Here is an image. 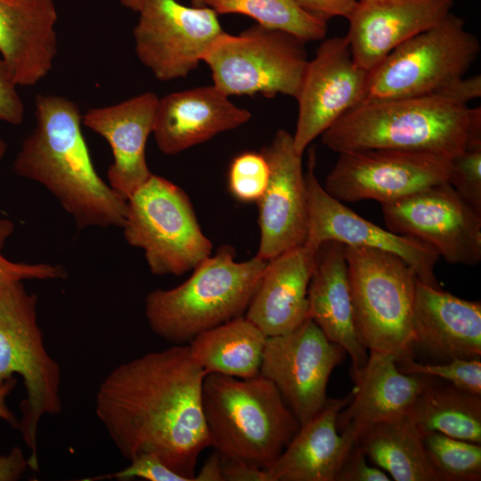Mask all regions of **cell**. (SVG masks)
Segmentation results:
<instances>
[{
    "mask_svg": "<svg viewBox=\"0 0 481 481\" xmlns=\"http://www.w3.org/2000/svg\"><path fill=\"white\" fill-rule=\"evenodd\" d=\"M194 481H223L222 457L216 450L207 459L200 472L195 475Z\"/></svg>",
    "mask_w": 481,
    "mask_h": 481,
    "instance_id": "ee69618b",
    "label": "cell"
},
{
    "mask_svg": "<svg viewBox=\"0 0 481 481\" xmlns=\"http://www.w3.org/2000/svg\"><path fill=\"white\" fill-rule=\"evenodd\" d=\"M358 1H365V0H358Z\"/></svg>",
    "mask_w": 481,
    "mask_h": 481,
    "instance_id": "7dc6e473",
    "label": "cell"
},
{
    "mask_svg": "<svg viewBox=\"0 0 481 481\" xmlns=\"http://www.w3.org/2000/svg\"><path fill=\"white\" fill-rule=\"evenodd\" d=\"M29 468L22 450L14 446L11 451L0 456V481H17Z\"/></svg>",
    "mask_w": 481,
    "mask_h": 481,
    "instance_id": "b9f144b4",
    "label": "cell"
},
{
    "mask_svg": "<svg viewBox=\"0 0 481 481\" xmlns=\"http://www.w3.org/2000/svg\"><path fill=\"white\" fill-rule=\"evenodd\" d=\"M12 73L0 59V120L12 125H20L24 117V105L17 91Z\"/></svg>",
    "mask_w": 481,
    "mask_h": 481,
    "instance_id": "74e56055",
    "label": "cell"
},
{
    "mask_svg": "<svg viewBox=\"0 0 481 481\" xmlns=\"http://www.w3.org/2000/svg\"><path fill=\"white\" fill-rule=\"evenodd\" d=\"M134 29L140 61L163 82L194 70L224 32L218 14L208 6L176 0H142Z\"/></svg>",
    "mask_w": 481,
    "mask_h": 481,
    "instance_id": "8fae6325",
    "label": "cell"
},
{
    "mask_svg": "<svg viewBox=\"0 0 481 481\" xmlns=\"http://www.w3.org/2000/svg\"><path fill=\"white\" fill-rule=\"evenodd\" d=\"M351 376L352 398L338 412L336 426L355 442L369 426L406 415L430 378L403 373L393 354L373 350L364 367Z\"/></svg>",
    "mask_w": 481,
    "mask_h": 481,
    "instance_id": "7402d4cb",
    "label": "cell"
},
{
    "mask_svg": "<svg viewBox=\"0 0 481 481\" xmlns=\"http://www.w3.org/2000/svg\"><path fill=\"white\" fill-rule=\"evenodd\" d=\"M269 174L268 162L261 152H242L230 164L229 191L240 201L257 202L266 189Z\"/></svg>",
    "mask_w": 481,
    "mask_h": 481,
    "instance_id": "1f68e13d",
    "label": "cell"
},
{
    "mask_svg": "<svg viewBox=\"0 0 481 481\" xmlns=\"http://www.w3.org/2000/svg\"><path fill=\"white\" fill-rule=\"evenodd\" d=\"M423 436L431 431L481 444V395L429 378L408 413Z\"/></svg>",
    "mask_w": 481,
    "mask_h": 481,
    "instance_id": "f1b7e54d",
    "label": "cell"
},
{
    "mask_svg": "<svg viewBox=\"0 0 481 481\" xmlns=\"http://www.w3.org/2000/svg\"><path fill=\"white\" fill-rule=\"evenodd\" d=\"M344 248L335 240L317 247L307 300L309 318L330 341L349 355L351 373H355L364 367L369 355L355 325Z\"/></svg>",
    "mask_w": 481,
    "mask_h": 481,
    "instance_id": "d4e9b609",
    "label": "cell"
},
{
    "mask_svg": "<svg viewBox=\"0 0 481 481\" xmlns=\"http://www.w3.org/2000/svg\"><path fill=\"white\" fill-rule=\"evenodd\" d=\"M423 443L442 481H480V444L448 436L436 431L423 435Z\"/></svg>",
    "mask_w": 481,
    "mask_h": 481,
    "instance_id": "4dcf8cb0",
    "label": "cell"
},
{
    "mask_svg": "<svg viewBox=\"0 0 481 481\" xmlns=\"http://www.w3.org/2000/svg\"><path fill=\"white\" fill-rule=\"evenodd\" d=\"M37 297L21 281L0 285V382L19 374L26 396L20 404L19 430L30 451L29 468L39 470L37 436L45 415L62 412L61 370L48 354L37 323Z\"/></svg>",
    "mask_w": 481,
    "mask_h": 481,
    "instance_id": "8992f818",
    "label": "cell"
},
{
    "mask_svg": "<svg viewBox=\"0 0 481 481\" xmlns=\"http://www.w3.org/2000/svg\"><path fill=\"white\" fill-rule=\"evenodd\" d=\"M13 231L10 220L0 219V285L23 280L65 279L66 270L60 265L16 263L6 259L2 249Z\"/></svg>",
    "mask_w": 481,
    "mask_h": 481,
    "instance_id": "e575fe53",
    "label": "cell"
},
{
    "mask_svg": "<svg viewBox=\"0 0 481 481\" xmlns=\"http://www.w3.org/2000/svg\"><path fill=\"white\" fill-rule=\"evenodd\" d=\"M202 410L211 444L223 458L270 467L300 428L274 384L258 374H206Z\"/></svg>",
    "mask_w": 481,
    "mask_h": 481,
    "instance_id": "277c9868",
    "label": "cell"
},
{
    "mask_svg": "<svg viewBox=\"0 0 481 481\" xmlns=\"http://www.w3.org/2000/svg\"><path fill=\"white\" fill-rule=\"evenodd\" d=\"M205 376L189 346L144 354L103 379L95 414L123 457L155 455L194 481L200 454L212 446L202 410Z\"/></svg>",
    "mask_w": 481,
    "mask_h": 481,
    "instance_id": "6da1fadb",
    "label": "cell"
},
{
    "mask_svg": "<svg viewBox=\"0 0 481 481\" xmlns=\"http://www.w3.org/2000/svg\"><path fill=\"white\" fill-rule=\"evenodd\" d=\"M315 249L304 244L267 261L245 316L266 337L290 332L309 319Z\"/></svg>",
    "mask_w": 481,
    "mask_h": 481,
    "instance_id": "603a6c76",
    "label": "cell"
},
{
    "mask_svg": "<svg viewBox=\"0 0 481 481\" xmlns=\"http://www.w3.org/2000/svg\"><path fill=\"white\" fill-rule=\"evenodd\" d=\"M480 49L478 38L465 29L463 19L450 12L370 70L364 102L436 94L465 76Z\"/></svg>",
    "mask_w": 481,
    "mask_h": 481,
    "instance_id": "30bf717a",
    "label": "cell"
},
{
    "mask_svg": "<svg viewBox=\"0 0 481 481\" xmlns=\"http://www.w3.org/2000/svg\"><path fill=\"white\" fill-rule=\"evenodd\" d=\"M305 42L255 24L238 35L224 31L206 53L213 85L226 96L283 94L298 98L308 64Z\"/></svg>",
    "mask_w": 481,
    "mask_h": 481,
    "instance_id": "9c48e42d",
    "label": "cell"
},
{
    "mask_svg": "<svg viewBox=\"0 0 481 481\" xmlns=\"http://www.w3.org/2000/svg\"><path fill=\"white\" fill-rule=\"evenodd\" d=\"M270 174L258 200L260 241L257 257L272 259L305 244L308 231V203L302 155L294 147L293 135L278 130L260 151Z\"/></svg>",
    "mask_w": 481,
    "mask_h": 481,
    "instance_id": "e0dca14e",
    "label": "cell"
},
{
    "mask_svg": "<svg viewBox=\"0 0 481 481\" xmlns=\"http://www.w3.org/2000/svg\"><path fill=\"white\" fill-rule=\"evenodd\" d=\"M121 4L134 12H137L142 0H119ZM193 6H205L203 0H192Z\"/></svg>",
    "mask_w": 481,
    "mask_h": 481,
    "instance_id": "f6af8a7d",
    "label": "cell"
},
{
    "mask_svg": "<svg viewBox=\"0 0 481 481\" xmlns=\"http://www.w3.org/2000/svg\"><path fill=\"white\" fill-rule=\"evenodd\" d=\"M222 478L223 481H268L265 469L223 457Z\"/></svg>",
    "mask_w": 481,
    "mask_h": 481,
    "instance_id": "60d3db41",
    "label": "cell"
},
{
    "mask_svg": "<svg viewBox=\"0 0 481 481\" xmlns=\"http://www.w3.org/2000/svg\"><path fill=\"white\" fill-rule=\"evenodd\" d=\"M18 383L15 376L0 382V419L6 421L12 428L19 429V420L6 404L7 396Z\"/></svg>",
    "mask_w": 481,
    "mask_h": 481,
    "instance_id": "7bdbcfd3",
    "label": "cell"
},
{
    "mask_svg": "<svg viewBox=\"0 0 481 481\" xmlns=\"http://www.w3.org/2000/svg\"><path fill=\"white\" fill-rule=\"evenodd\" d=\"M344 249L361 342L370 351L393 354L396 363L413 358L412 314L416 273L390 252L351 246Z\"/></svg>",
    "mask_w": 481,
    "mask_h": 481,
    "instance_id": "52a82bcc",
    "label": "cell"
},
{
    "mask_svg": "<svg viewBox=\"0 0 481 481\" xmlns=\"http://www.w3.org/2000/svg\"><path fill=\"white\" fill-rule=\"evenodd\" d=\"M309 12L328 20L333 17L348 19L358 0H296Z\"/></svg>",
    "mask_w": 481,
    "mask_h": 481,
    "instance_id": "f35d334b",
    "label": "cell"
},
{
    "mask_svg": "<svg viewBox=\"0 0 481 481\" xmlns=\"http://www.w3.org/2000/svg\"><path fill=\"white\" fill-rule=\"evenodd\" d=\"M448 183L481 214V138L470 141L461 153L451 159Z\"/></svg>",
    "mask_w": 481,
    "mask_h": 481,
    "instance_id": "836d02e7",
    "label": "cell"
},
{
    "mask_svg": "<svg viewBox=\"0 0 481 481\" xmlns=\"http://www.w3.org/2000/svg\"><path fill=\"white\" fill-rule=\"evenodd\" d=\"M454 0L358 1L346 36L354 61L371 70L411 37L435 26Z\"/></svg>",
    "mask_w": 481,
    "mask_h": 481,
    "instance_id": "ac0fdd59",
    "label": "cell"
},
{
    "mask_svg": "<svg viewBox=\"0 0 481 481\" xmlns=\"http://www.w3.org/2000/svg\"><path fill=\"white\" fill-rule=\"evenodd\" d=\"M251 118L214 85L175 92L159 98L152 133L159 149L178 154Z\"/></svg>",
    "mask_w": 481,
    "mask_h": 481,
    "instance_id": "ffe728a7",
    "label": "cell"
},
{
    "mask_svg": "<svg viewBox=\"0 0 481 481\" xmlns=\"http://www.w3.org/2000/svg\"><path fill=\"white\" fill-rule=\"evenodd\" d=\"M328 398L322 409L300 425L291 441L265 471L268 481H335L355 441L338 433L337 416L351 401Z\"/></svg>",
    "mask_w": 481,
    "mask_h": 481,
    "instance_id": "484cf974",
    "label": "cell"
},
{
    "mask_svg": "<svg viewBox=\"0 0 481 481\" xmlns=\"http://www.w3.org/2000/svg\"><path fill=\"white\" fill-rule=\"evenodd\" d=\"M315 151L311 148L307 170L304 173L308 203V231L305 244L317 249L322 242L335 240L345 246L387 251L401 257L421 282L442 289L435 273L440 257L431 246L414 237L382 228L330 196L315 175Z\"/></svg>",
    "mask_w": 481,
    "mask_h": 481,
    "instance_id": "9a60e30c",
    "label": "cell"
},
{
    "mask_svg": "<svg viewBox=\"0 0 481 481\" xmlns=\"http://www.w3.org/2000/svg\"><path fill=\"white\" fill-rule=\"evenodd\" d=\"M35 103L37 125L14 160V172L43 184L79 229L122 228L127 200L97 175L77 105L51 94H38Z\"/></svg>",
    "mask_w": 481,
    "mask_h": 481,
    "instance_id": "7a4b0ae2",
    "label": "cell"
},
{
    "mask_svg": "<svg viewBox=\"0 0 481 481\" xmlns=\"http://www.w3.org/2000/svg\"><path fill=\"white\" fill-rule=\"evenodd\" d=\"M321 138L338 153L382 149L452 159L470 141L481 138V110L437 94L366 101L341 116Z\"/></svg>",
    "mask_w": 481,
    "mask_h": 481,
    "instance_id": "3957f363",
    "label": "cell"
},
{
    "mask_svg": "<svg viewBox=\"0 0 481 481\" xmlns=\"http://www.w3.org/2000/svg\"><path fill=\"white\" fill-rule=\"evenodd\" d=\"M6 143L1 138L0 136V160L4 156V153L6 151Z\"/></svg>",
    "mask_w": 481,
    "mask_h": 481,
    "instance_id": "bcb514c9",
    "label": "cell"
},
{
    "mask_svg": "<svg viewBox=\"0 0 481 481\" xmlns=\"http://www.w3.org/2000/svg\"><path fill=\"white\" fill-rule=\"evenodd\" d=\"M267 261L256 256L237 262L234 249L222 246L179 286L147 295L145 316L151 330L168 342L183 345L205 330L241 316Z\"/></svg>",
    "mask_w": 481,
    "mask_h": 481,
    "instance_id": "5b68a950",
    "label": "cell"
},
{
    "mask_svg": "<svg viewBox=\"0 0 481 481\" xmlns=\"http://www.w3.org/2000/svg\"><path fill=\"white\" fill-rule=\"evenodd\" d=\"M130 465L112 474L84 478L85 481L117 479L121 481L142 478L149 481H188L165 465L157 456L141 454L130 460Z\"/></svg>",
    "mask_w": 481,
    "mask_h": 481,
    "instance_id": "d590c367",
    "label": "cell"
},
{
    "mask_svg": "<svg viewBox=\"0 0 481 481\" xmlns=\"http://www.w3.org/2000/svg\"><path fill=\"white\" fill-rule=\"evenodd\" d=\"M158 102L156 94L146 92L114 105L90 109L82 116V123L109 143L114 159L107 172L109 183L126 200L152 175L145 148Z\"/></svg>",
    "mask_w": 481,
    "mask_h": 481,
    "instance_id": "d6986e66",
    "label": "cell"
},
{
    "mask_svg": "<svg viewBox=\"0 0 481 481\" xmlns=\"http://www.w3.org/2000/svg\"><path fill=\"white\" fill-rule=\"evenodd\" d=\"M436 94L466 104L481 96V76L459 77L442 87Z\"/></svg>",
    "mask_w": 481,
    "mask_h": 481,
    "instance_id": "ab89813d",
    "label": "cell"
},
{
    "mask_svg": "<svg viewBox=\"0 0 481 481\" xmlns=\"http://www.w3.org/2000/svg\"><path fill=\"white\" fill-rule=\"evenodd\" d=\"M412 347L445 362L479 359L481 304L460 298L419 279L412 314Z\"/></svg>",
    "mask_w": 481,
    "mask_h": 481,
    "instance_id": "44dd1931",
    "label": "cell"
},
{
    "mask_svg": "<svg viewBox=\"0 0 481 481\" xmlns=\"http://www.w3.org/2000/svg\"><path fill=\"white\" fill-rule=\"evenodd\" d=\"M122 228L126 240L144 251L156 275L180 276L211 255L213 244L186 192L153 174L127 199Z\"/></svg>",
    "mask_w": 481,
    "mask_h": 481,
    "instance_id": "ba28073f",
    "label": "cell"
},
{
    "mask_svg": "<svg viewBox=\"0 0 481 481\" xmlns=\"http://www.w3.org/2000/svg\"><path fill=\"white\" fill-rule=\"evenodd\" d=\"M217 14L238 13L257 24L287 32L305 43L326 38L327 20L309 12L296 0H203Z\"/></svg>",
    "mask_w": 481,
    "mask_h": 481,
    "instance_id": "f546056e",
    "label": "cell"
},
{
    "mask_svg": "<svg viewBox=\"0 0 481 481\" xmlns=\"http://www.w3.org/2000/svg\"><path fill=\"white\" fill-rule=\"evenodd\" d=\"M387 230L431 246L446 262L481 261V214L449 183L381 205Z\"/></svg>",
    "mask_w": 481,
    "mask_h": 481,
    "instance_id": "5bb4252c",
    "label": "cell"
},
{
    "mask_svg": "<svg viewBox=\"0 0 481 481\" xmlns=\"http://www.w3.org/2000/svg\"><path fill=\"white\" fill-rule=\"evenodd\" d=\"M369 74L354 61L346 36L322 40L308 61L296 99L298 114L293 142L299 155L341 116L365 101Z\"/></svg>",
    "mask_w": 481,
    "mask_h": 481,
    "instance_id": "2e32d148",
    "label": "cell"
},
{
    "mask_svg": "<svg viewBox=\"0 0 481 481\" xmlns=\"http://www.w3.org/2000/svg\"><path fill=\"white\" fill-rule=\"evenodd\" d=\"M355 443L395 481H442L428 456L423 436L407 415L369 426Z\"/></svg>",
    "mask_w": 481,
    "mask_h": 481,
    "instance_id": "4316f807",
    "label": "cell"
},
{
    "mask_svg": "<svg viewBox=\"0 0 481 481\" xmlns=\"http://www.w3.org/2000/svg\"><path fill=\"white\" fill-rule=\"evenodd\" d=\"M451 159L420 151L363 150L338 153L324 190L341 202L381 205L448 183Z\"/></svg>",
    "mask_w": 481,
    "mask_h": 481,
    "instance_id": "7c38bea8",
    "label": "cell"
},
{
    "mask_svg": "<svg viewBox=\"0 0 481 481\" xmlns=\"http://www.w3.org/2000/svg\"><path fill=\"white\" fill-rule=\"evenodd\" d=\"M266 338L241 315L198 334L189 347L206 374L247 379L259 374Z\"/></svg>",
    "mask_w": 481,
    "mask_h": 481,
    "instance_id": "83f0119b",
    "label": "cell"
},
{
    "mask_svg": "<svg viewBox=\"0 0 481 481\" xmlns=\"http://www.w3.org/2000/svg\"><path fill=\"white\" fill-rule=\"evenodd\" d=\"M398 370L406 374L438 378L458 388L481 395V362L479 359L452 358L445 363H421L414 358L399 363Z\"/></svg>",
    "mask_w": 481,
    "mask_h": 481,
    "instance_id": "d6a6232c",
    "label": "cell"
},
{
    "mask_svg": "<svg viewBox=\"0 0 481 481\" xmlns=\"http://www.w3.org/2000/svg\"><path fill=\"white\" fill-rule=\"evenodd\" d=\"M53 0H0V53L18 86L47 76L57 53Z\"/></svg>",
    "mask_w": 481,
    "mask_h": 481,
    "instance_id": "cb8c5ba5",
    "label": "cell"
},
{
    "mask_svg": "<svg viewBox=\"0 0 481 481\" xmlns=\"http://www.w3.org/2000/svg\"><path fill=\"white\" fill-rule=\"evenodd\" d=\"M345 355L309 318L290 332L267 337L259 374L274 384L302 425L326 404L330 376Z\"/></svg>",
    "mask_w": 481,
    "mask_h": 481,
    "instance_id": "4fadbf2b",
    "label": "cell"
},
{
    "mask_svg": "<svg viewBox=\"0 0 481 481\" xmlns=\"http://www.w3.org/2000/svg\"><path fill=\"white\" fill-rule=\"evenodd\" d=\"M391 478L379 468L366 462V456L355 442L345 456L335 481H389Z\"/></svg>",
    "mask_w": 481,
    "mask_h": 481,
    "instance_id": "8d00e7d4",
    "label": "cell"
}]
</instances>
